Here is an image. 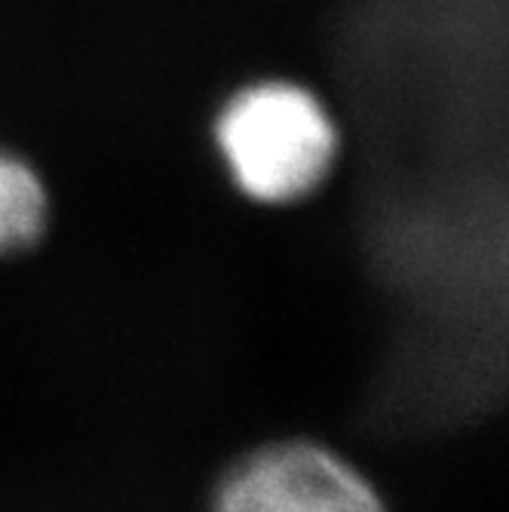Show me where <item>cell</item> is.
Masks as SVG:
<instances>
[{"label":"cell","instance_id":"cell-3","mask_svg":"<svg viewBox=\"0 0 509 512\" xmlns=\"http://www.w3.org/2000/svg\"><path fill=\"white\" fill-rule=\"evenodd\" d=\"M50 221L40 175L16 154L0 151V258L34 249Z\"/></svg>","mask_w":509,"mask_h":512},{"label":"cell","instance_id":"cell-2","mask_svg":"<svg viewBox=\"0 0 509 512\" xmlns=\"http://www.w3.org/2000/svg\"><path fill=\"white\" fill-rule=\"evenodd\" d=\"M212 512H390L350 460L313 439L267 442L230 467Z\"/></svg>","mask_w":509,"mask_h":512},{"label":"cell","instance_id":"cell-1","mask_svg":"<svg viewBox=\"0 0 509 512\" xmlns=\"http://www.w3.org/2000/svg\"><path fill=\"white\" fill-rule=\"evenodd\" d=\"M215 142L237 191L264 206L310 197L338 157V129L310 89L261 80L240 89L215 120Z\"/></svg>","mask_w":509,"mask_h":512}]
</instances>
